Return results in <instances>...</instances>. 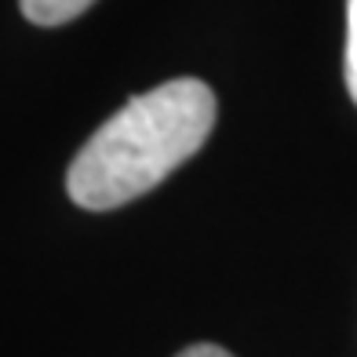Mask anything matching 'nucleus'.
Returning <instances> with one entry per match:
<instances>
[{"label":"nucleus","mask_w":357,"mask_h":357,"mask_svg":"<svg viewBox=\"0 0 357 357\" xmlns=\"http://www.w3.org/2000/svg\"><path fill=\"white\" fill-rule=\"evenodd\" d=\"M215 128V95L197 77H175L135 95L73 157L66 190L88 212H109L150 193L186 165Z\"/></svg>","instance_id":"1"},{"label":"nucleus","mask_w":357,"mask_h":357,"mask_svg":"<svg viewBox=\"0 0 357 357\" xmlns=\"http://www.w3.org/2000/svg\"><path fill=\"white\" fill-rule=\"evenodd\" d=\"M95 0H19V8L29 22L37 26H62L73 22L77 15H84Z\"/></svg>","instance_id":"2"},{"label":"nucleus","mask_w":357,"mask_h":357,"mask_svg":"<svg viewBox=\"0 0 357 357\" xmlns=\"http://www.w3.org/2000/svg\"><path fill=\"white\" fill-rule=\"evenodd\" d=\"M347 91L357 102V0H347Z\"/></svg>","instance_id":"3"},{"label":"nucleus","mask_w":357,"mask_h":357,"mask_svg":"<svg viewBox=\"0 0 357 357\" xmlns=\"http://www.w3.org/2000/svg\"><path fill=\"white\" fill-rule=\"evenodd\" d=\"M175 357H234V354L215 347V343H193V347H186L183 354H175Z\"/></svg>","instance_id":"4"}]
</instances>
